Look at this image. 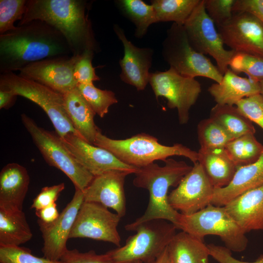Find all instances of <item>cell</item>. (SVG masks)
I'll use <instances>...</instances> for the list:
<instances>
[{
    "label": "cell",
    "mask_w": 263,
    "mask_h": 263,
    "mask_svg": "<svg viewBox=\"0 0 263 263\" xmlns=\"http://www.w3.org/2000/svg\"><path fill=\"white\" fill-rule=\"evenodd\" d=\"M73 56L63 36L47 23L34 20L0 35V73L19 71L43 59Z\"/></svg>",
    "instance_id": "cell-1"
},
{
    "label": "cell",
    "mask_w": 263,
    "mask_h": 263,
    "mask_svg": "<svg viewBox=\"0 0 263 263\" xmlns=\"http://www.w3.org/2000/svg\"><path fill=\"white\" fill-rule=\"evenodd\" d=\"M83 0H28L24 16L18 26L34 20L47 23L66 40L73 56L98 48Z\"/></svg>",
    "instance_id": "cell-2"
},
{
    "label": "cell",
    "mask_w": 263,
    "mask_h": 263,
    "mask_svg": "<svg viewBox=\"0 0 263 263\" xmlns=\"http://www.w3.org/2000/svg\"><path fill=\"white\" fill-rule=\"evenodd\" d=\"M163 166L153 163L139 168L135 174L133 185L146 189L149 192V201L144 214L125 225L127 231H134L139 225L147 221L162 219L172 223L177 228L179 212L168 202L170 187H176L182 178L191 169L183 161L169 158Z\"/></svg>",
    "instance_id": "cell-3"
},
{
    "label": "cell",
    "mask_w": 263,
    "mask_h": 263,
    "mask_svg": "<svg viewBox=\"0 0 263 263\" xmlns=\"http://www.w3.org/2000/svg\"><path fill=\"white\" fill-rule=\"evenodd\" d=\"M94 145L103 148L128 165L137 168L146 167L156 160L165 162L173 156H184L193 164L198 162V152L179 143L172 146L160 144L155 137L141 133L124 139H113L99 130Z\"/></svg>",
    "instance_id": "cell-4"
},
{
    "label": "cell",
    "mask_w": 263,
    "mask_h": 263,
    "mask_svg": "<svg viewBox=\"0 0 263 263\" xmlns=\"http://www.w3.org/2000/svg\"><path fill=\"white\" fill-rule=\"evenodd\" d=\"M177 227L164 220L145 222L134 229L136 233L125 244L106 253L113 263H154L176 234Z\"/></svg>",
    "instance_id": "cell-5"
},
{
    "label": "cell",
    "mask_w": 263,
    "mask_h": 263,
    "mask_svg": "<svg viewBox=\"0 0 263 263\" xmlns=\"http://www.w3.org/2000/svg\"><path fill=\"white\" fill-rule=\"evenodd\" d=\"M177 229L204 239L209 235L219 236L231 251L242 252L247 245L246 233L228 213L225 207L209 204L190 215L179 213Z\"/></svg>",
    "instance_id": "cell-6"
},
{
    "label": "cell",
    "mask_w": 263,
    "mask_h": 263,
    "mask_svg": "<svg viewBox=\"0 0 263 263\" xmlns=\"http://www.w3.org/2000/svg\"><path fill=\"white\" fill-rule=\"evenodd\" d=\"M21 119L46 162L66 175L75 188L83 191L94 176L79 163L60 137L56 133L39 127L26 114H21Z\"/></svg>",
    "instance_id": "cell-7"
},
{
    "label": "cell",
    "mask_w": 263,
    "mask_h": 263,
    "mask_svg": "<svg viewBox=\"0 0 263 263\" xmlns=\"http://www.w3.org/2000/svg\"><path fill=\"white\" fill-rule=\"evenodd\" d=\"M162 55L170 68L181 75L204 77L221 82L223 75L205 55L190 44L183 25L173 23L163 42Z\"/></svg>",
    "instance_id": "cell-8"
},
{
    "label": "cell",
    "mask_w": 263,
    "mask_h": 263,
    "mask_svg": "<svg viewBox=\"0 0 263 263\" xmlns=\"http://www.w3.org/2000/svg\"><path fill=\"white\" fill-rule=\"evenodd\" d=\"M0 90L10 91L40 106L51 121L56 133L61 138L70 133L80 137L65 110L62 94L38 83L23 78L14 72L0 74Z\"/></svg>",
    "instance_id": "cell-9"
},
{
    "label": "cell",
    "mask_w": 263,
    "mask_h": 263,
    "mask_svg": "<svg viewBox=\"0 0 263 263\" xmlns=\"http://www.w3.org/2000/svg\"><path fill=\"white\" fill-rule=\"evenodd\" d=\"M149 83L155 97L166 98L170 109H176L179 123L187 124L189 112L202 91L195 78L181 75L172 68L164 72L151 73Z\"/></svg>",
    "instance_id": "cell-10"
},
{
    "label": "cell",
    "mask_w": 263,
    "mask_h": 263,
    "mask_svg": "<svg viewBox=\"0 0 263 263\" xmlns=\"http://www.w3.org/2000/svg\"><path fill=\"white\" fill-rule=\"evenodd\" d=\"M183 26L191 46L200 53L212 56L224 75L236 52L224 47L214 23L206 11L204 0H200Z\"/></svg>",
    "instance_id": "cell-11"
},
{
    "label": "cell",
    "mask_w": 263,
    "mask_h": 263,
    "mask_svg": "<svg viewBox=\"0 0 263 263\" xmlns=\"http://www.w3.org/2000/svg\"><path fill=\"white\" fill-rule=\"evenodd\" d=\"M121 218L102 205L90 202L82 204L70 234V238H89L121 246L117 226Z\"/></svg>",
    "instance_id": "cell-12"
},
{
    "label": "cell",
    "mask_w": 263,
    "mask_h": 263,
    "mask_svg": "<svg viewBox=\"0 0 263 263\" xmlns=\"http://www.w3.org/2000/svg\"><path fill=\"white\" fill-rule=\"evenodd\" d=\"M214 188L199 162L168 195L169 205L184 215H190L211 204Z\"/></svg>",
    "instance_id": "cell-13"
},
{
    "label": "cell",
    "mask_w": 263,
    "mask_h": 263,
    "mask_svg": "<svg viewBox=\"0 0 263 263\" xmlns=\"http://www.w3.org/2000/svg\"><path fill=\"white\" fill-rule=\"evenodd\" d=\"M224 44L236 53L263 57V23L246 12L233 13L231 18L217 27Z\"/></svg>",
    "instance_id": "cell-14"
},
{
    "label": "cell",
    "mask_w": 263,
    "mask_h": 263,
    "mask_svg": "<svg viewBox=\"0 0 263 263\" xmlns=\"http://www.w3.org/2000/svg\"><path fill=\"white\" fill-rule=\"evenodd\" d=\"M78 56H60L34 62L19 70L18 75L63 95L77 86L74 70Z\"/></svg>",
    "instance_id": "cell-15"
},
{
    "label": "cell",
    "mask_w": 263,
    "mask_h": 263,
    "mask_svg": "<svg viewBox=\"0 0 263 263\" xmlns=\"http://www.w3.org/2000/svg\"><path fill=\"white\" fill-rule=\"evenodd\" d=\"M72 199L59 214L58 217L49 224L38 220L43 244V257L52 261H60L68 250L66 243L79 210L84 202L83 191L75 188Z\"/></svg>",
    "instance_id": "cell-16"
},
{
    "label": "cell",
    "mask_w": 263,
    "mask_h": 263,
    "mask_svg": "<svg viewBox=\"0 0 263 263\" xmlns=\"http://www.w3.org/2000/svg\"><path fill=\"white\" fill-rule=\"evenodd\" d=\"M61 139L79 163L94 177L112 170L135 174L139 169L125 164L109 151L90 144L73 133L68 134Z\"/></svg>",
    "instance_id": "cell-17"
},
{
    "label": "cell",
    "mask_w": 263,
    "mask_h": 263,
    "mask_svg": "<svg viewBox=\"0 0 263 263\" xmlns=\"http://www.w3.org/2000/svg\"><path fill=\"white\" fill-rule=\"evenodd\" d=\"M131 172L112 170L94 176L84 190V201L100 204L112 208L121 218L126 214L124 183Z\"/></svg>",
    "instance_id": "cell-18"
},
{
    "label": "cell",
    "mask_w": 263,
    "mask_h": 263,
    "mask_svg": "<svg viewBox=\"0 0 263 263\" xmlns=\"http://www.w3.org/2000/svg\"><path fill=\"white\" fill-rule=\"evenodd\" d=\"M113 30L124 47V56L120 60V77L124 82L142 91L149 83V69L152 61V50L134 46L126 37L123 29L114 25Z\"/></svg>",
    "instance_id": "cell-19"
},
{
    "label": "cell",
    "mask_w": 263,
    "mask_h": 263,
    "mask_svg": "<svg viewBox=\"0 0 263 263\" xmlns=\"http://www.w3.org/2000/svg\"><path fill=\"white\" fill-rule=\"evenodd\" d=\"M29 184L30 176L23 166L11 163L3 167L0 172V209L22 211Z\"/></svg>",
    "instance_id": "cell-20"
},
{
    "label": "cell",
    "mask_w": 263,
    "mask_h": 263,
    "mask_svg": "<svg viewBox=\"0 0 263 263\" xmlns=\"http://www.w3.org/2000/svg\"><path fill=\"white\" fill-rule=\"evenodd\" d=\"M225 207L246 233L263 230V186L243 193Z\"/></svg>",
    "instance_id": "cell-21"
},
{
    "label": "cell",
    "mask_w": 263,
    "mask_h": 263,
    "mask_svg": "<svg viewBox=\"0 0 263 263\" xmlns=\"http://www.w3.org/2000/svg\"><path fill=\"white\" fill-rule=\"evenodd\" d=\"M263 186V154L255 162L239 167L226 187L214 188L211 204L223 207L250 190Z\"/></svg>",
    "instance_id": "cell-22"
},
{
    "label": "cell",
    "mask_w": 263,
    "mask_h": 263,
    "mask_svg": "<svg viewBox=\"0 0 263 263\" xmlns=\"http://www.w3.org/2000/svg\"><path fill=\"white\" fill-rule=\"evenodd\" d=\"M208 92L216 104L235 106L242 99L260 94V82L239 76L228 68L220 83L212 84Z\"/></svg>",
    "instance_id": "cell-23"
},
{
    "label": "cell",
    "mask_w": 263,
    "mask_h": 263,
    "mask_svg": "<svg viewBox=\"0 0 263 263\" xmlns=\"http://www.w3.org/2000/svg\"><path fill=\"white\" fill-rule=\"evenodd\" d=\"M65 110L79 136L94 145L99 129L94 122L96 114L77 87L63 94Z\"/></svg>",
    "instance_id": "cell-24"
},
{
    "label": "cell",
    "mask_w": 263,
    "mask_h": 263,
    "mask_svg": "<svg viewBox=\"0 0 263 263\" xmlns=\"http://www.w3.org/2000/svg\"><path fill=\"white\" fill-rule=\"evenodd\" d=\"M198 153V162L214 188L225 187L231 182L237 168L225 148H200Z\"/></svg>",
    "instance_id": "cell-25"
},
{
    "label": "cell",
    "mask_w": 263,
    "mask_h": 263,
    "mask_svg": "<svg viewBox=\"0 0 263 263\" xmlns=\"http://www.w3.org/2000/svg\"><path fill=\"white\" fill-rule=\"evenodd\" d=\"M168 250L170 263H208L210 256L203 239L183 231L175 234Z\"/></svg>",
    "instance_id": "cell-26"
},
{
    "label": "cell",
    "mask_w": 263,
    "mask_h": 263,
    "mask_svg": "<svg viewBox=\"0 0 263 263\" xmlns=\"http://www.w3.org/2000/svg\"><path fill=\"white\" fill-rule=\"evenodd\" d=\"M32 236L22 210L11 212L0 209V246H19Z\"/></svg>",
    "instance_id": "cell-27"
},
{
    "label": "cell",
    "mask_w": 263,
    "mask_h": 263,
    "mask_svg": "<svg viewBox=\"0 0 263 263\" xmlns=\"http://www.w3.org/2000/svg\"><path fill=\"white\" fill-rule=\"evenodd\" d=\"M210 118L222 126L233 138L255 133L252 122L236 106L216 104L210 110Z\"/></svg>",
    "instance_id": "cell-28"
},
{
    "label": "cell",
    "mask_w": 263,
    "mask_h": 263,
    "mask_svg": "<svg viewBox=\"0 0 263 263\" xmlns=\"http://www.w3.org/2000/svg\"><path fill=\"white\" fill-rule=\"evenodd\" d=\"M225 149L237 168L255 162L263 154V145L253 133L233 139Z\"/></svg>",
    "instance_id": "cell-29"
},
{
    "label": "cell",
    "mask_w": 263,
    "mask_h": 263,
    "mask_svg": "<svg viewBox=\"0 0 263 263\" xmlns=\"http://www.w3.org/2000/svg\"><path fill=\"white\" fill-rule=\"evenodd\" d=\"M201 0H153L157 22L172 21L184 25Z\"/></svg>",
    "instance_id": "cell-30"
},
{
    "label": "cell",
    "mask_w": 263,
    "mask_h": 263,
    "mask_svg": "<svg viewBox=\"0 0 263 263\" xmlns=\"http://www.w3.org/2000/svg\"><path fill=\"white\" fill-rule=\"evenodd\" d=\"M116 3L123 14L135 24V36L137 38L144 36L149 27L157 22L151 4H147L141 0H120L116 1Z\"/></svg>",
    "instance_id": "cell-31"
},
{
    "label": "cell",
    "mask_w": 263,
    "mask_h": 263,
    "mask_svg": "<svg viewBox=\"0 0 263 263\" xmlns=\"http://www.w3.org/2000/svg\"><path fill=\"white\" fill-rule=\"evenodd\" d=\"M197 136L201 149L225 148L234 138L222 126L209 117L197 125Z\"/></svg>",
    "instance_id": "cell-32"
},
{
    "label": "cell",
    "mask_w": 263,
    "mask_h": 263,
    "mask_svg": "<svg viewBox=\"0 0 263 263\" xmlns=\"http://www.w3.org/2000/svg\"><path fill=\"white\" fill-rule=\"evenodd\" d=\"M77 87L95 114L101 118L108 113L111 106L118 102L112 91L101 90L94 84H77Z\"/></svg>",
    "instance_id": "cell-33"
},
{
    "label": "cell",
    "mask_w": 263,
    "mask_h": 263,
    "mask_svg": "<svg viewBox=\"0 0 263 263\" xmlns=\"http://www.w3.org/2000/svg\"><path fill=\"white\" fill-rule=\"evenodd\" d=\"M229 66L235 73H244L257 82L263 80V57L249 54L236 53Z\"/></svg>",
    "instance_id": "cell-34"
},
{
    "label": "cell",
    "mask_w": 263,
    "mask_h": 263,
    "mask_svg": "<svg viewBox=\"0 0 263 263\" xmlns=\"http://www.w3.org/2000/svg\"><path fill=\"white\" fill-rule=\"evenodd\" d=\"M27 0H0V35L15 29L16 21L22 19Z\"/></svg>",
    "instance_id": "cell-35"
},
{
    "label": "cell",
    "mask_w": 263,
    "mask_h": 263,
    "mask_svg": "<svg viewBox=\"0 0 263 263\" xmlns=\"http://www.w3.org/2000/svg\"><path fill=\"white\" fill-rule=\"evenodd\" d=\"M0 263H64L33 255L30 249L19 246H0Z\"/></svg>",
    "instance_id": "cell-36"
},
{
    "label": "cell",
    "mask_w": 263,
    "mask_h": 263,
    "mask_svg": "<svg viewBox=\"0 0 263 263\" xmlns=\"http://www.w3.org/2000/svg\"><path fill=\"white\" fill-rule=\"evenodd\" d=\"M94 53L88 50L78 56L74 70V76L78 84H94V81L100 80L92 65Z\"/></svg>",
    "instance_id": "cell-37"
},
{
    "label": "cell",
    "mask_w": 263,
    "mask_h": 263,
    "mask_svg": "<svg viewBox=\"0 0 263 263\" xmlns=\"http://www.w3.org/2000/svg\"><path fill=\"white\" fill-rule=\"evenodd\" d=\"M206 11L211 19L217 27L220 26L232 17L236 0H204Z\"/></svg>",
    "instance_id": "cell-38"
},
{
    "label": "cell",
    "mask_w": 263,
    "mask_h": 263,
    "mask_svg": "<svg viewBox=\"0 0 263 263\" xmlns=\"http://www.w3.org/2000/svg\"><path fill=\"white\" fill-rule=\"evenodd\" d=\"M235 106L250 121L263 130V96L261 94L244 98Z\"/></svg>",
    "instance_id": "cell-39"
},
{
    "label": "cell",
    "mask_w": 263,
    "mask_h": 263,
    "mask_svg": "<svg viewBox=\"0 0 263 263\" xmlns=\"http://www.w3.org/2000/svg\"><path fill=\"white\" fill-rule=\"evenodd\" d=\"M60 260L64 263H113L106 253L99 255L94 250L81 252L76 249H68Z\"/></svg>",
    "instance_id": "cell-40"
},
{
    "label": "cell",
    "mask_w": 263,
    "mask_h": 263,
    "mask_svg": "<svg viewBox=\"0 0 263 263\" xmlns=\"http://www.w3.org/2000/svg\"><path fill=\"white\" fill-rule=\"evenodd\" d=\"M64 188V183L42 188L33 200L31 208L38 210L55 203Z\"/></svg>",
    "instance_id": "cell-41"
},
{
    "label": "cell",
    "mask_w": 263,
    "mask_h": 263,
    "mask_svg": "<svg viewBox=\"0 0 263 263\" xmlns=\"http://www.w3.org/2000/svg\"><path fill=\"white\" fill-rule=\"evenodd\" d=\"M210 256L219 263H263V254L253 262L237 260L232 256L231 251L225 246L210 244H207Z\"/></svg>",
    "instance_id": "cell-42"
},
{
    "label": "cell",
    "mask_w": 263,
    "mask_h": 263,
    "mask_svg": "<svg viewBox=\"0 0 263 263\" xmlns=\"http://www.w3.org/2000/svg\"><path fill=\"white\" fill-rule=\"evenodd\" d=\"M246 12L263 23V0H236L233 12Z\"/></svg>",
    "instance_id": "cell-43"
},
{
    "label": "cell",
    "mask_w": 263,
    "mask_h": 263,
    "mask_svg": "<svg viewBox=\"0 0 263 263\" xmlns=\"http://www.w3.org/2000/svg\"><path fill=\"white\" fill-rule=\"evenodd\" d=\"M59 214L56 203L36 210V215L38 217V220L46 224L55 221L58 217Z\"/></svg>",
    "instance_id": "cell-44"
},
{
    "label": "cell",
    "mask_w": 263,
    "mask_h": 263,
    "mask_svg": "<svg viewBox=\"0 0 263 263\" xmlns=\"http://www.w3.org/2000/svg\"><path fill=\"white\" fill-rule=\"evenodd\" d=\"M17 95L10 91L0 90V109H8L13 106Z\"/></svg>",
    "instance_id": "cell-45"
},
{
    "label": "cell",
    "mask_w": 263,
    "mask_h": 263,
    "mask_svg": "<svg viewBox=\"0 0 263 263\" xmlns=\"http://www.w3.org/2000/svg\"><path fill=\"white\" fill-rule=\"evenodd\" d=\"M154 263H170L168 247Z\"/></svg>",
    "instance_id": "cell-46"
},
{
    "label": "cell",
    "mask_w": 263,
    "mask_h": 263,
    "mask_svg": "<svg viewBox=\"0 0 263 263\" xmlns=\"http://www.w3.org/2000/svg\"><path fill=\"white\" fill-rule=\"evenodd\" d=\"M260 88H261L260 94L263 96V80L260 82Z\"/></svg>",
    "instance_id": "cell-47"
},
{
    "label": "cell",
    "mask_w": 263,
    "mask_h": 263,
    "mask_svg": "<svg viewBox=\"0 0 263 263\" xmlns=\"http://www.w3.org/2000/svg\"><path fill=\"white\" fill-rule=\"evenodd\" d=\"M134 263H143L142 262H141V261H137V262H135Z\"/></svg>",
    "instance_id": "cell-48"
}]
</instances>
